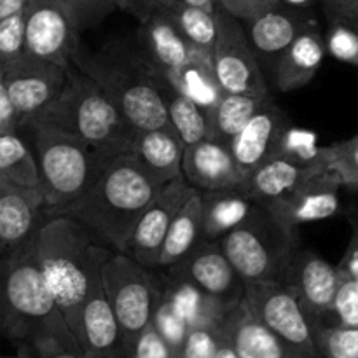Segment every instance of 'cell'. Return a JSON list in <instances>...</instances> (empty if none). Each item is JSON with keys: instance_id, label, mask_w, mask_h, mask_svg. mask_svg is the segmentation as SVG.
Returning <instances> with one entry per match:
<instances>
[{"instance_id": "277c9868", "label": "cell", "mask_w": 358, "mask_h": 358, "mask_svg": "<svg viewBox=\"0 0 358 358\" xmlns=\"http://www.w3.org/2000/svg\"><path fill=\"white\" fill-rule=\"evenodd\" d=\"M72 65L105 91L135 129L170 126L164 100L168 80L142 52L121 42H110L93 52L79 49Z\"/></svg>"}, {"instance_id": "f5cc1de1", "label": "cell", "mask_w": 358, "mask_h": 358, "mask_svg": "<svg viewBox=\"0 0 358 358\" xmlns=\"http://www.w3.org/2000/svg\"><path fill=\"white\" fill-rule=\"evenodd\" d=\"M213 358H238L236 352H234L233 346L227 343V339L224 338V336H222V343H220L219 350H217L215 357H213Z\"/></svg>"}, {"instance_id": "e0dca14e", "label": "cell", "mask_w": 358, "mask_h": 358, "mask_svg": "<svg viewBox=\"0 0 358 358\" xmlns=\"http://www.w3.org/2000/svg\"><path fill=\"white\" fill-rule=\"evenodd\" d=\"M44 219L41 189L0 178V257L27 247Z\"/></svg>"}, {"instance_id": "4316f807", "label": "cell", "mask_w": 358, "mask_h": 358, "mask_svg": "<svg viewBox=\"0 0 358 358\" xmlns=\"http://www.w3.org/2000/svg\"><path fill=\"white\" fill-rule=\"evenodd\" d=\"M138 41L147 62L163 73L180 69L196 51L163 9L140 21Z\"/></svg>"}, {"instance_id": "2e32d148", "label": "cell", "mask_w": 358, "mask_h": 358, "mask_svg": "<svg viewBox=\"0 0 358 358\" xmlns=\"http://www.w3.org/2000/svg\"><path fill=\"white\" fill-rule=\"evenodd\" d=\"M170 269L180 273L203 292L222 301L226 306L234 308L243 299L247 283L226 257L220 241L203 240L180 264Z\"/></svg>"}, {"instance_id": "9a60e30c", "label": "cell", "mask_w": 358, "mask_h": 358, "mask_svg": "<svg viewBox=\"0 0 358 358\" xmlns=\"http://www.w3.org/2000/svg\"><path fill=\"white\" fill-rule=\"evenodd\" d=\"M343 275L320 255L310 250H297L287 268L283 282L297 294L301 308L311 325L320 324L329 317Z\"/></svg>"}, {"instance_id": "ac0fdd59", "label": "cell", "mask_w": 358, "mask_h": 358, "mask_svg": "<svg viewBox=\"0 0 358 358\" xmlns=\"http://www.w3.org/2000/svg\"><path fill=\"white\" fill-rule=\"evenodd\" d=\"M289 128L285 112L271 98L259 108L257 114L240 129V133L231 138L229 150L245 178L252 170L278 154L283 135Z\"/></svg>"}, {"instance_id": "6f0895ef", "label": "cell", "mask_w": 358, "mask_h": 358, "mask_svg": "<svg viewBox=\"0 0 358 358\" xmlns=\"http://www.w3.org/2000/svg\"><path fill=\"white\" fill-rule=\"evenodd\" d=\"M0 358H30V357H27V355H17V357H9V355H0Z\"/></svg>"}, {"instance_id": "3957f363", "label": "cell", "mask_w": 358, "mask_h": 358, "mask_svg": "<svg viewBox=\"0 0 358 358\" xmlns=\"http://www.w3.org/2000/svg\"><path fill=\"white\" fill-rule=\"evenodd\" d=\"M0 334L24 348L55 339L83 352L28 247L0 257Z\"/></svg>"}, {"instance_id": "7402d4cb", "label": "cell", "mask_w": 358, "mask_h": 358, "mask_svg": "<svg viewBox=\"0 0 358 358\" xmlns=\"http://www.w3.org/2000/svg\"><path fill=\"white\" fill-rule=\"evenodd\" d=\"M325 55L324 35L317 21L311 20L276 58L275 80L278 90L290 93L308 86L320 70Z\"/></svg>"}, {"instance_id": "9f6ffc18", "label": "cell", "mask_w": 358, "mask_h": 358, "mask_svg": "<svg viewBox=\"0 0 358 358\" xmlns=\"http://www.w3.org/2000/svg\"><path fill=\"white\" fill-rule=\"evenodd\" d=\"M178 2H184L187 6L201 7L206 10H215L217 9V0H178Z\"/></svg>"}, {"instance_id": "44dd1931", "label": "cell", "mask_w": 358, "mask_h": 358, "mask_svg": "<svg viewBox=\"0 0 358 358\" xmlns=\"http://www.w3.org/2000/svg\"><path fill=\"white\" fill-rule=\"evenodd\" d=\"M185 145L171 126L135 129L126 154L161 185L182 177Z\"/></svg>"}, {"instance_id": "60d3db41", "label": "cell", "mask_w": 358, "mask_h": 358, "mask_svg": "<svg viewBox=\"0 0 358 358\" xmlns=\"http://www.w3.org/2000/svg\"><path fill=\"white\" fill-rule=\"evenodd\" d=\"M79 31L96 28L117 9L114 0H62Z\"/></svg>"}, {"instance_id": "7c38bea8", "label": "cell", "mask_w": 358, "mask_h": 358, "mask_svg": "<svg viewBox=\"0 0 358 358\" xmlns=\"http://www.w3.org/2000/svg\"><path fill=\"white\" fill-rule=\"evenodd\" d=\"M2 76L20 128H27L58 96L66 83L69 69L24 52L3 70Z\"/></svg>"}, {"instance_id": "f546056e", "label": "cell", "mask_w": 358, "mask_h": 358, "mask_svg": "<svg viewBox=\"0 0 358 358\" xmlns=\"http://www.w3.org/2000/svg\"><path fill=\"white\" fill-rule=\"evenodd\" d=\"M168 83L180 94L187 96L206 112L219 101L224 91L217 80L212 66V55H206L196 49L191 58L178 70L166 72Z\"/></svg>"}, {"instance_id": "4dcf8cb0", "label": "cell", "mask_w": 358, "mask_h": 358, "mask_svg": "<svg viewBox=\"0 0 358 358\" xmlns=\"http://www.w3.org/2000/svg\"><path fill=\"white\" fill-rule=\"evenodd\" d=\"M271 94H240L224 93L208 110L210 136L229 145L231 138L257 114L259 108L271 100Z\"/></svg>"}, {"instance_id": "836d02e7", "label": "cell", "mask_w": 358, "mask_h": 358, "mask_svg": "<svg viewBox=\"0 0 358 358\" xmlns=\"http://www.w3.org/2000/svg\"><path fill=\"white\" fill-rule=\"evenodd\" d=\"M0 178L24 187H38V170L34 150L17 131L0 133Z\"/></svg>"}, {"instance_id": "83f0119b", "label": "cell", "mask_w": 358, "mask_h": 358, "mask_svg": "<svg viewBox=\"0 0 358 358\" xmlns=\"http://www.w3.org/2000/svg\"><path fill=\"white\" fill-rule=\"evenodd\" d=\"M203 196V240L219 241L229 231L250 220L261 208L240 189L201 192Z\"/></svg>"}, {"instance_id": "e575fe53", "label": "cell", "mask_w": 358, "mask_h": 358, "mask_svg": "<svg viewBox=\"0 0 358 358\" xmlns=\"http://www.w3.org/2000/svg\"><path fill=\"white\" fill-rule=\"evenodd\" d=\"M313 341L318 358H358V329L315 324Z\"/></svg>"}, {"instance_id": "52a82bcc", "label": "cell", "mask_w": 358, "mask_h": 358, "mask_svg": "<svg viewBox=\"0 0 358 358\" xmlns=\"http://www.w3.org/2000/svg\"><path fill=\"white\" fill-rule=\"evenodd\" d=\"M219 241L245 283L283 282L294 254L299 250L297 231L280 226L262 205L250 220Z\"/></svg>"}, {"instance_id": "8d00e7d4", "label": "cell", "mask_w": 358, "mask_h": 358, "mask_svg": "<svg viewBox=\"0 0 358 358\" xmlns=\"http://www.w3.org/2000/svg\"><path fill=\"white\" fill-rule=\"evenodd\" d=\"M329 170L341 178L343 185L358 191V135L325 147Z\"/></svg>"}, {"instance_id": "d590c367", "label": "cell", "mask_w": 358, "mask_h": 358, "mask_svg": "<svg viewBox=\"0 0 358 358\" xmlns=\"http://www.w3.org/2000/svg\"><path fill=\"white\" fill-rule=\"evenodd\" d=\"M324 44L325 52L332 58L358 66V30L352 23L339 17H331Z\"/></svg>"}, {"instance_id": "4fadbf2b", "label": "cell", "mask_w": 358, "mask_h": 358, "mask_svg": "<svg viewBox=\"0 0 358 358\" xmlns=\"http://www.w3.org/2000/svg\"><path fill=\"white\" fill-rule=\"evenodd\" d=\"M198 189L189 185L184 177L163 185L156 198L147 205L129 233L122 254L135 259L145 268H157L161 247L171 220Z\"/></svg>"}, {"instance_id": "bcb514c9", "label": "cell", "mask_w": 358, "mask_h": 358, "mask_svg": "<svg viewBox=\"0 0 358 358\" xmlns=\"http://www.w3.org/2000/svg\"><path fill=\"white\" fill-rule=\"evenodd\" d=\"M17 129H20V121H17V114L14 110L9 93H7L2 70H0V133H14Z\"/></svg>"}, {"instance_id": "d6986e66", "label": "cell", "mask_w": 358, "mask_h": 358, "mask_svg": "<svg viewBox=\"0 0 358 358\" xmlns=\"http://www.w3.org/2000/svg\"><path fill=\"white\" fill-rule=\"evenodd\" d=\"M77 341L86 358H129L117 318L101 289L100 273L80 310Z\"/></svg>"}, {"instance_id": "5b68a950", "label": "cell", "mask_w": 358, "mask_h": 358, "mask_svg": "<svg viewBox=\"0 0 358 358\" xmlns=\"http://www.w3.org/2000/svg\"><path fill=\"white\" fill-rule=\"evenodd\" d=\"M31 122L55 126L110 157L126 154L135 133L105 91L73 65L58 96Z\"/></svg>"}, {"instance_id": "6da1fadb", "label": "cell", "mask_w": 358, "mask_h": 358, "mask_svg": "<svg viewBox=\"0 0 358 358\" xmlns=\"http://www.w3.org/2000/svg\"><path fill=\"white\" fill-rule=\"evenodd\" d=\"M27 247L77 338L80 310L108 247L65 215L45 217Z\"/></svg>"}, {"instance_id": "816d5d0a", "label": "cell", "mask_w": 358, "mask_h": 358, "mask_svg": "<svg viewBox=\"0 0 358 358\" xmlns=\"http://www.w3.org/2000/svg\"><path fill=\"white\" fill-rule=\"evenodd\" d=\"M170 2L171 0H142V14H140V21H143L147 16L156 13V10L163 9V7Z\"/></svg>"}, {"instance_id": "5bb4252c", "label": "cell", "mask_w": 358, "mask_h": 358, "mask_svg": "<svg viewBox=\"0 0 358 358\" xmlns=\"http://www.w3.org/2000/svg\"><path fill=\"white\" fill-rule=\"evenodd\" d=\"M341 187V178L334 171L325 170L313 175L290 194L266 205V210L287 231H297L304 224L320 222L336 215Z\"/></svg>"}, {"instance_id": "ee69618b", "label": "cell", "mask_w": 358, "mask_h": 358, "mask_svg": "<svg viewBox=\"0 0 358 358\" xmlns=\"http://www.w3.org/2000/svg\"><path fill=\"white\" fill-rule=\"evenodd\" d=\"M278 0H217V7L224 9L240 21H247L271 7L278 6Z\"/></svg>"}, {"instance_id": "b9f144b4", "label": "cell", "mask_w": 358, "mask_h": 358, "mask_svg": "<svg viewBox=\"0 0 358 358\" xmlns=\"http://www.w3.org/2000/svg\"><path fill=\"white\" fill-rule=\"evenodd\" d=\"M329 317H334L336 325L358 329V280L343 276Z\"/></svg>"}, {"instance_id": "f1b7e54d", "label": "cell", "mask_w": 358, "mask_h": 358, "mask_svg": "<svg viewBox=\"0 0 358 358\" xmlns=\"http://www.w3.org/2000/svg\"><path fill=\"white\" fill-rule=\"evenodd\" d=\"M203 241V196L196 191L171 220L164 243L161 247L157 268H173L180 264Z\"/></svg>"}, {"instance_id": "9c48e42d", "label": "cell", "mask_w": 358, "mask_h": 358, "mask_svg": "<svg viewBox=\"0 0 358 358\" xmlns=\"http://www.w3.org/2000/svg\"><path fill=\"white\" fill-rule=\"evenodd\" d=\"M241 303L301 358H318L313 329L289 283H247Z\"/></svg>"}, {"instance_id": "681fc988", "label": "cell", "mask_w": 358, "mask_h": 358, "mask_svg": "<svg viewBox=\"0 0 358 358\" xmlns=\"http://www.w3.org/2000/svg\"><path fill=\"white\" fill-rule=\"evenodd\" d=\"M27 0H0V20L10 14L21 13Z\"/></svg>"}, {"instance_id": "ffe728a7", "label": "cell", "mask_w": 358, "mask_h": 358, "mask_svg": "<svg viewBox=\"0 0 358 358\" xmlns=\"http://www.w3.org/2000/svg\"><path fill=\"white\" fill-rule=\"evenodd\" d=\"M182 177L201 192L238 189L245 180L229 145L212 136L185 145Z\"/></svg>"}, {"instance_id": "11a10c76", "label": "cell", "mask_w": 358, "mask_h": 358, "mask_svg": "<svg viewBox=\"0 0 358 358\" xmlns=\"http://www.w3.org/2000/svg\"><path fill=\"white\" fill-rule=\"evenodd\" d=\"M338 17H339V20H345V21H348V23H352L353 27H355L358 30V3H357V6L350 7V9H346L345 13L339 14ZM329 20H331V17H329Z\"/></svg>"}, {"instance_id": "74e56055", "label": "cell", "mask_w": 358, "mask_h": 358, "mask_svg": "<svg viewBox=\"0 0 358 358\" xmlns=\"http://www.w3.org/2000/svg\"><path fill=\"white\" fill-rule=\"evenodd\" d=\"M27 52L23 10L0 20V70H6Z\"/></svg>"}, {"instance_id": "7dc6e473", "label": "cell", "mask_w": 358, "mask_h": 358, "mask_svg": "<svg viewBox=\"0 0 358 358\" xmlns=\"http://www.w3.org/2000/svg\"><path fill=\"white\" fill-rule=\"evenodd\" d=\"M338 269L346 278L358 280V231L353 234L352 241H350L348 248H346L345 257L339 262Z\"/></svg>"}, {"instance_id": "d6a6232c", "label": "cell", "mask_w": 358, "mask_h": 358, "mask_svg": "<svg viewBox=\"0 0 358 358\" xmlns=\"http://www.w3.org/2000/svg\"><path fill=\"white\" fill-rule=\"evenodd\" d=\"M168 80V79H166ZM164 100H166L168 122L175 129L184 145L199 142L210 136L208 112L178 93L170 83L164 86Z\"/></svg>"}, {"instance_id": "f6af8a7d", "label": "cell", "mask_w": 358, "mask_h": 358, "mask_svg": "<svg viewBox=\"0 0 358 358\" xmlns=\"http://www.w3.org/2000/svg\"><path fill=\"white\" fill-rule=\"evenodd\" d=\"M30 352H34L35 358H86L83 352L69 348L55 339H42V341L31 345Z\"/></svg>"}, {"instance_id": "c3c4849f", "label": "cell", "mask_w": 358, "mask_h": 358, "mask_svg": "<svg viewBox=\"0 0 358 358\" xmlns=\"http://www.w3.org/2000/svg\"><path fill=\"white\" fill-rule=\"evenodd\" d=\"M327 17H338L339 14L345 13L350 7L357 6L358 0H320Z\"/></svg>"}, {"instance_id": "8fae6325", "label": "cell", "mask_w": 358, "mask_h": 358, "mask_svg": "<svg viewBox=\"0 0 358 358\" xmlns=\"http://www.w3.org/2000/svg\"><path fill=\"white\" fill-rule=\"evenodd\" d=\"M24 48L37 58L72 66L80 31L62 0H27L23 7Z\"/></svg>"}, {"instance_id": "8992f818", "label": "cell", "mask_w": 358, "mask_h": 358, "mask_svg": "<svg viewBox=\"0 0 358 358\" xmlns=\"http://www.w3.org/2000/svg\"><path fill=\"white\" fill-rule=\"evenodd\" d=\"M27 128L31 131L44 217H49L79 198L112 157L55 126L31 122Z\"/></svg>"}, {"instance_id": "30bf717a", "label": "cell", "mask_w": 358, "mask_h": 358, "mask_svg": "<svg viewBox=\"0 0 358 358\" xmlns=\"http://www.w3.org/2000/svg\"><path fill=\"white\" fill-rule=\"evenodd\" d=\"M217 23L219 30L212 49V66L224 93H269L243 23L220 7H217Z\"/></svg>"}, {"instance_id": "d4e9b609", "label": "cell", "mask_w": 358, "mask_h": 358, "mask_svg": "<svg viewBox=\"0 0 358 358\" xmlns=\"http://www.w3.org/2000/svg\"><path fill=\"white\" fill-rule=\"evenodd\" d=\"M220 331L238 358H301L275 332L259 322L243 303L227 313Z\"/></svg>"}, {"instance_id": "f35d334b", "label": "cell", "mask_w": 358, "mask_h": 358, "mask_svg": "<svg viewBox=\"0 0 358 358\" xmlns=\"http://www.w3.org/2000/svg\"><path fill=\"white\" fill-rule=\"evenodd\" d=\"M150 324H152V327L159 332L161 338H163L171 348L177 350V352L180 350L189 327L187 324L182 320L180 315L171 308V304L161 296V290H159V301H157L156 304V310H154Z\"/></svg>"}, {"instance_id": "603a6c76", "label": "cell", "mask_w": 358, "mask_h": 358, "mask_svg": "<svg viewBox=\"0 0 358 358\" xmlns=\"http://www.w3.org/2000/svg\"><path fill=\"white\" fill-rule=\"evenodd\" d=\"M313 17L306 16L303 9H294L278 3L247 21H241L250 48L255 56L275 59L289 48L290 42Z\"/></svg>"}, {"instance_id": "1f68e13d", "label": "cell", "mask_w": 358, "mask_h": 358, "mask_svg": "<svg viewBox=\"0 0 358 358\" xmlns=\"http://www.w3.org/2000/svg\"><path fill=\"white\" fill-rule=\"evenodd\" d=\"M175 27L180 30V34L187 38L189 44L198 51L212 55V49L215 45L217 30V9L206 10L201 7L187 6L178 0H171L170 3L163 7Z\"/></svg>"}, {"instance_id": "ab89813d", "label": "cell", "mask_w": 358, "mask_h": 358, "mask_svg": "<svg viewBox=\"0 0 358 358\" xmlns=\"http://www.w3.org/2000/svg\"><path fill=\"white\" fill-rule=\"evenodd\" d=\"M222 343V331L213 325L191 327L185 334L178 355L180 358H213Z\"/></svg>"}, {"instance_id": "ba28073f", "label": "cell", "mask_w": 358, "mask_h": 358, "mask_svg": "<svg viewBox=\"0 0 358 358\" xmlns=\"http://www.w3.org/2000/svg\"><path fill=\"white\" fill-rule=\"evenodd\" d=\"M101 289L124 336L128 355L136 338L152 320L159 301V285L149 268L122 252L108 248L100 266Z\"/></svg>"}, {"instance_id": "484cf974", "label": "cell", "mask_w": 358, "mask_h": 358, "mask_svg": "<svg viewBox=\"0 0 358 358\" xmlns=\"http://www.w3.org/2000/svg\"><path fill=\"white\" fill-rule=\"evenodd\" d=\"M157 285H159L161 296L180 315L189 329L201 327V325L220 327L227 313L233 310L226 306L222 301L203 292L191 280L182 276L175 269H170L164 278L157 280Z\"/></svg>"}, {"instance_id": "7a4b0ae2", "label": "cell", "mask_w": 358, "mask_h": 358, "mask_svg": "<svg viewBox=\"0 0 358 358\" xmlns=\"http://www.w3.org/2000/svg\"><path fill=\"white\" fill-rule=\"evenodd\" d=\"M161 187L131 156L119 154L105 164L79 198L49 217H70L105 247L122 252L136 220Z\"/></svg>"}, {"instance_id": "db71d44e", "label": "cell", "mask_w": 358, "mask_h": 358, "mask_svg": "<svg viewBox=\"0 0 358 358\" xmlns=\"http://www.w3.org/2000/svg\"><path fill=\"white\" fill-rule=\"evenodd\" d=\"M278 2L282 3V6L294 7V9L308 10L315 6V2H317V0H278Z\"/></svg>"}, {"instance_id": "cb8c5ba5", "label": "cell", "mask_w": 358, "mask_h": 358, "mask_svg": "<svg viewBox=\"0 0 358 358\" xmlns=\"http://www.w3.org/2000/svg\"><path fill=\"white\" fill-rule=\"evenodd\" d=\"M325 170L327 168L308 166L282 154H276L271 159L264 161L261 166L252 170L238 189L255 203L266 206L275 199L290 194L313 175Z\"/></svg>"}, {"instance_id": "7bdbcfd3", "label": "cell", "mask_w": 358, "mask_h": 358, "mask_svg": "<svg viewBox=\"0 0 358 358\" xmlns=\"http://www.w3.org/2000/svg\"><path fill=\"white\" fill-rule=\"evenodd\" d=\"M129 358H180V355L161 338L152 324H149L136 338Z\"/></svg>"}, {"instance_id": "f907efd6", "label": "cell", "mask_w": 358, "mask_h": 358, "mask_svg": "<svg viewBox=\"0 0 358 358\" xmlns=\"http://www.w3.org/2000/svg\"><path fill=\"white\" fill-rule=\"evenodd\" d=\"M114 2L117 6V9L133 14V16L140 20V14H142V0H114Z\"/></svg>"}]
</instances>
